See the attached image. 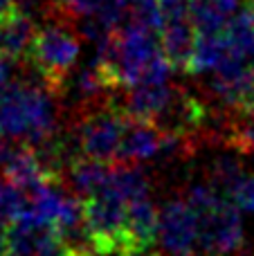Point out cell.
Returning a JSON list of instances; mask_svg holds the SVG:
<instances>
[{
  "instance_id": "6da1fadb",
  "label": "cell",
  "mask_w": 254,
  "mask_h": 256,
  "mask_svg": "<svg viewBox=\"0 0 254 256\" xmlns=\"http://www.w3.org/2000/svg\"><path fill=\"white\" fill-rule=\"evenodd\" d=\"M54 94L43 84L14 81L0 92V135L27 144L50 140L56 128Z\"/></svg>"
},
{
  "instance_id": "7a4b0ae2",
  "label": "cell",
  "mask_w": 254,
  "mask_h": 256,
  "mask_svg": "<svg viewBox=\"0 0 254 256\" xmlns=\"http://www.w3.org/2000/svg\"><path fill=\"white\" fill-rule=\"evenodd\" d=\"M187 202L196 214L202 256H234L241 252L246 234L238 214L241 209L232 198L210 184H196L189 189Z\"/></svg>"
},
{
  "instance_id": "3957f363",
  "label": "cell",
  "mask_w": 254,
  "mask_h": 256,
  "mask_svg": "<svg viewBox=\"0 0 254 256\" xmlns=\"http://www.w3.org/2000/svg\"><path fill=\"white\" fill-rule=\"evenodd\" d=\"M63 16L66 14L61 12L58 20H50L45 22V27L36 30L25 56L32 70L38 74L40 84L54 97L63 94L70 72L74 70L81 54V36L68 22H63Z\"/></svg>"
},
{
  "instance_id": "277c9868",
  "label": "cell",
  "mask_w": 254,
  "mask_h": 256,
  "mask_svg": "<svg viewBox=\"0 0 254 256\" xmlns=\"http://www.w3.org/2000/svg\"><path fill=\"white\" fill-rule=\"evenodd\" d=\"M126 128V112L110 97L104 102L86 104L76 112L72 135L86 158L117 162V150Z\"/></svg>"
},
{
  "instance_id": "5b68a950",
  "label": "cell",
  "mask_w": 254,
  "mask_h": 256,
  "mask_svg": "<svg viewBox=\"0 0 254 256\" xmlns=\"http://www.w3.org/2000/svg\"><path fill=\"white\" fill-rule=\"evenodd\" d=\"M86 243L97 256H128V202L108 191L84 198Z\"/></svg>"
},
{
  "instance_id": "8992f818",
  "label": "cell",
  "mask_w": 254,
  "mask_h": 256,
  "mask_svg": "<svg viewBox=\"0 0 254 256\" xmlns=\"http://www.w3.org/2000/svg\"><path fill=\"white\" fill-rule=\"evenodd\" d=\"M9 256H61L63 236L54 222L30 207L7 225Z\"/></svg>"
},
{
  "instance_id": "52a82bcc",
  "label": "cell",
  "mask_w": 254,
  "mask_h": 256,
  "mask_svg": "<svg viewBox=\"0 0 254 256\" xmlns=\"http://www.w3.org/2000/svg\"><path fill=\"white\" fill-rule=\"evenodd\" d=\"M158 245L164 256H202L196 214L184 200H169L160 209Z\"/></svg>"
},
{
  "instance_id": "ba28073f",
  "label": "cell",
  "mask_w": 254,
  "mask_h": 256,
  "mask_svg": "<svg viewBox=\"0 0 254 256\" xmlns=\"http://www.w3.org/2000/svg\"><path fill=\"white\" fill-rule=\"evenodd\" d=\"M174 86L164 84H138L130 86L124 92L120 102V108L133 120H142V122H151L156 124L158 117L166 110V106L171 104V99L176 97Z\"/></svg>"
},
{
  "instance_id": "9c48e42d",
  "label": "cell",
  "mask_w": 254,
  "mask_h": 256,
  "mask_svg": "<svg viewBox=\"0 0 254 256\" xmlns=\"http://www.w3.org/2000/svg\"><path fill=\"white\" fill-rule=\"evenodd\" d=\"M166 132L151 122L133 120L126 115V128L122 135V144L117 150V162L140 164L144 160H153L160 155L162 142Z\"/></svg>"
},
{
  "instance_id": "30bf717a",
  "label": "cell",
  "mask_w": 254,
  "mask_h": 256,
  "mask_svg": "<svg viewBox=\"0 0 254 256\" xmlns=\"http://www.w3.org/2000/svg\"><path fill=\"white\" fill-rule=\"evenodd\" d=\"M196 38H198V30L194 25L192 16L164 20V27L160 32V48L174 70L189 72L194 50H196Z\"/></svg>"
},
{
  "instance_id": "8fae6325",
  "label": "cell",
  "mask_w": 254,
  "mask_h": 256,
  "mask_svg": "<svg viewBox=\"0 0 254 256\" xmlns=\"http://www.w3.org/2000/svg\"><path fill=\"white\" fill-rule=\"evenodd\" d=\"M241 56L230 43L228 32H198L196 50H194V58L189 72L192 74H202V72H214L223 68L228 61ZM243 58V56H241Z\"/></svg>"
},
{
  "instance_id": "7c38bea8",
  "label": "cell",
  "mask_w": 254,
  "mask_h": 256,
  "mask_svg": "<svg viewBox=\"0 0 254 256\" xmlns=\"http://www.w3.org/2000/svg\"><path fill=\"white\" fill-rule=\"evenodd\" d=\"M36 27L32 16L22 7L14 9L9 16L0 18V54L20 61L27 56L32 40H34Z\"/></svg>"
},
{
  "instance_id": "4fadbf2b",
  "label": "cell",
  "mask_w": 254,
  "mask_h": 256,
  "mask_svg": "<svg viewBox=\"0 0 254 256\" xmlns=\"http://www.w3.org/2000/svg\"><path fill=\"white\" fill-rule=\"evenodd\" d=\"M230 36V43L236 50V54H241L243 58L254 61V18L250 9H238L232 18H230L228 27H225Z\"/></svg>"
},
{
  "instance_id": "5bb4252c",
  "label": "cell",
  "mask_w": 254,
  "mask_h": 256,
  "mask_svg": "<svg viewBox=\"0 0 254 256\" xmlns=\"http://www.w3.org/2000/svg\"><path fill=\"white\" fill-rule=\"evenodd\" d=\"M243 178H246L243 164H241V160L234 158V155H220V158H216V162L212 164V182H214L216 189H218L220 194H225L228 198H232L234 189L241 184Z\"/></svg>"
},
{
  "instance_id": "9a60e30c",
  "label": "cell",
  "mask_w": 254,
  "mask_h": 256,
  "mask_svg": "<svg viewBox=\"0 0 254 256\" xmlns=\"http://www.w3.org/2000/svg\"><path fill=\"white\" fill-rule=\"evenodd\" d=\"M228 144L238 153H254V112L234 110L228 124Z\"/></svg>"
},
{
  "instance_id": "2e32d148",
  "label": "cell",
  "mask_w": 254,
  "mask_h": 256,
  "mask_svg": "<svg viewBox=\"0 0 254 256\" xmlns=\"http://www.w3.org/2000/svg\"><path fill=\"white\" fill-rule=\"evenodd\" d=\"M27 207H30V200H27L25 191L14 184L12 180H7L4 176H0V222L9 225Z\"/></svg>"
},
{
  "instance_id": "e0dca14e",
  "label": "cell",
  "mask_w": 254,
  "mask_h": 256,
  "mask_svg": "<svg viewBox=\"0 0 254 256\" xmlns=\"http://www.w3.org/2000/svg\"><path fill=\"white\" fill-rule=\"evenodd\" d=\"M232 200L236 202V207L241 209V212L254 214V176L243 178L241 184L234 189Z\"/></svg>"
},
{
  "instance_id": "ac0fdd59",
  "label": "cell",
  "mask_w": 254,
  "mask_h": 256,
  "mask_svg": "<svg viewBox=\"0 0 254 256\" xmlns=\"http://www.w3.org/2000/svg\"><path fill=\"white\" fill-rule=\"evenodd\" d=\"M14 58L4 56V54H0V92H2L7 86L14 84Z\"/></svg>"
},
{
  "instance_id": "d6986e66",
  "label": "cell",
  "mask_w": 254,
  "mask_h": 256,
  "mask_svg": "<svg viewBox=\"0 0 254 256\" xmlns=\"http://www.w3.org/2000/svg\"><path fill=\"white\" fill-rule=\"evenodd\" d=\"M61 256H94V254H92V250L86 248V245H79V243H66V240H63Z\"/></svg>"
},
{
  "instance_id": "ffe728a7",
  "label": "cell",
  "mask_w": 254,
  "mask_h": 256,
  "mask_svg": "<svg viewBox=\"0 0 254 256\" xmlns=\"http://www.w3.org/2000/svg\"><path fill=\"white\" fill-rule=\"evenodd\" d=\"M20 4L16 2V0H0V18L2 16H9V14L14 12V9H18Z\"/></svg>"
},
{
  "instance_id": "44dd1931",
  "label": "cell",
  "mask_w": 254,
  "mask_h": 256,
  "mask_svg": "<svg viewBox=\"0 0 254 256\" xmlns=\"http://www.w3.org/2000/svg\"><path fill=\"white\" fill-rule=\"evenodd\" d=\"M0 256H9L7 250V225L0 222Z\"/></svg>"
},
{
  "instance_id": "7402d4cb",
  "label": "cell",
  "mask_w": 254,
  "mask_h": 256,
  "mask_svg": "<svg viewBox=\"0 0 254 256\" xmlns=\"http://www.w3.org/2000/svg\"><path fill=\"white\" fill-rule=\"evenodd\" d=\"M248 9H250V14H252V18H254V0H250V2H248Z\"/></svg>"
},
{
  "instance_id": "603a6c76",
  "label": "cell",
  "mask_w": 254,
  "mask_h": 256,
  "mask_svg": "<svg viewBox=\"0 0 254 256\" xmlns=\"http://www.w3.org/2000/svg\"><path fill=\"white\" fill-rule=\"evenodd\" d=\"M144 256H164V254H151V252H148V254H144Z\"/></svg>"
}]
</instances>
